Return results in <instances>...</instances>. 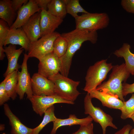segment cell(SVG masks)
I'll list each match as a JSON object with an SVG mask.
<instances>
[{"instance_id": "34", "label": "cell", "mask_w": 134, "mask_h": 134, "mask_svg": "<svg viewBox=\"0 0 134 134\" xmlns=\"http://www.w3.org/2000/svg\"><path fill=\"white\" fill-rule=\"evenodd\" d=\"M34 1L41 10H47L48 5L51 0H34Z\"/></svg>"}, {"instance_id": "6", "label": "cell", "mask_w": 134, "mask_h": 134, "mask_svg": "<svg viewBox=\"0 0 134 134\" xmlns=\"http://www.w3.org/2000/svg\"><path fill=\"white\" fill-rule=\"evenodd\" d=\"M92 99L89 93H87L84 100V113L89 115L93 120L99 124L102 128V134H106L108 127L117 129V127L113 123L112 117L99 107L94 106L92 102Z\"/></svg>"}, {"instance_id": "21", "label": "cell", "mask_w": 134, "mask_h": 134, "mask_svg": "<svg viewBox=\"0 0 134 134\" xmlns=\"http://www.w3.org/2000/svg\"><path fill=\"white\" fill-rule=\"evenodd\" d=\"M17 15L12 7L11 0H0V18L5 21L10 27L14 22Z\"/></svg>"}, {"instance_id": "7", "label": "cell", "mask_w": 134, "mask_h": 134, "mask_svg": "<svg viewBox=\"0 0 134 134\" xmlns=\"http://www.w3.org/2000/svg\"><path fill=\"white\" fill-rule=\"evenodd\" d=\"M60 34L58 32H54L31 42L28 51L29 57H35L39 60L47 54L53 52L54 41Z\"/></svg>"}, {"instance_id": "5", "label": "cell", "mask_w": 134, "mask_h": 134, "mask_svg": "<svg viewBox=\"0 0 134 134\" xmlns=\"http://www.w3.org/2000/svg\"><path fill=\"white\" fill-rule=\"evenodd\" d=\"M75 19L76 29L89 32L106 28L110 20L108 15L104 12L83 13Z\"/></svg>"}, {"instance_id": "19", "label": "cell", "mask_w": 134, "mask_h": 134, "mask_svg": "<svg viewBox=\"0 0 134 134\" xmlns=\"http://www.w3.org/2000/svg\"><path fill=\"white\" fill-rule=\"evenodd\" d=\"M92 118L89 115L83 118H78L75 114H70L68 118L61 119L57 118L53 122V126L50 134H56L58 129L64 126H71L74 125H80L92 122Z\"/></svg>"}, {"instance_id": "1", "label": "cell", "mask_w": 134, "mask_h": 134, "mask_svg": "<svg viewBox=\"0 0 134 134\" xmlns=\"http://www.w3.org/2000/svg\"><path fill=\"white\" fill-rule=\"evenodd\" d=\"M61 35L67 41V49L66 53L60 58L61 68L60 73L67 77L71 65L72 58L76 52L86 41L96 43L98 40L97 31L89 32L75 29L71 32L62 33Z\"/></svg>"}, {"instance_id": "3", "label": "cell", "mask_w": 134, "mask_h": 134, "mask_svg": "<svg viewBox=\"0 0 134 134\" xmlns=\"http://www.w3.org/2000/svg\"><path fill=\"white\" fill-rule=\"evenodd\" d=\"M48 79L55 85V92L63 99L74 102L80 93L77 90L80 82L75 81L59 72Z\"/></svg>"}, {"instance_id": "9", "label": "cell", "mask_w": 134, "mask_h": 134, "mask_svg": "<svg viewBox=\"0 0 134 134\" xmlns=\"http://www.w3.org/2000/svg\"><path fill=\"white\" fill-rule=\"evenodd\" d=\"M31 103L33 110L42 116L49 107L56 103H64L73 104V102L65 100L59 96L54 95L51 96H35L29 99Z\"/></svg>"}, {"instance_id": "35", "label": "cell", "mask_w": 134, "mask_h": 134, "mask_svg": "<svg viewBox=\"0 0 134 134\" xmlns=\"http://www.w3.org/2000/svg\"><path fill=\"white\" fill-rule=\"evenodd\" d=\"M132 127L130 125L128 124L125 125L120 129L113 134H129Z\"/></svg>"}, {"instance_id": "16", "label": "cell", "mask_w": 134, "mask_h": 134, "mask_svg": "<svg viewBox=\"0 0 134 134\" xmlns=\"http://www.w3.org/2000/svg\"><path fill=\"white\" fill-rule=\"evenodd\" d=\"M89 93L92 98H95L100 100L103 106L121 110L123 106V101L117 96L96 89Z\"/></svg>"}, {"instance_id": "25", "label": "cell", "mask_w": 134, "mask_h": 134, "mask_svg": "<svg viewBox=\"0 0 134 134\" xmlns=\"http://www.w3.org/2000/svg\"><path fill=\"white\" fill-rule=\"evenodd\" d=\"M64 0L66 5L67 13L70 14L75 19L79 16L78 15L79 13H86L88 12L81 6L78 0Z\"/></svg>"}, {"instance_id": "22", "label": "cell", "mask_w": 134, "mask_h": 134, "mask_svg": "<svg viewBox=\"0 0 134 134\" xmlns=\"http://www.w3.org/2000/svg\"><path fill=\"white\" fill-rule=\"evenodd\" d=\"M47 11L53 15L63 19L67 13L64 0H51L48 5Z\"/></svg>"}, {"instance_id": "32", "label": "cell", "mask_w": 134, "mask_h": 134, "mask_svg": "<svg viewBox=\"0 0 134 134\" xmlns=\"http://www.w3.org/2000/svg\"><path fill=\"white\" fill-rule=\"evenodd\" d=\"M134 93V82L131 84L126 82L122 84V94L123 96L125 97L128 94Z\"/></svg>"}, {"instance_id": "4", "label": "cell", "mask_w": 134, "mask_h": 134, "mask_svg": "<svg viewBox=\"0 0 134 134\" xmlns=\"http://www.w3.org/2000/svg\"><path fill=\"white\" fill-rule=\"evenodd\" d=\"M107 59L98 61L88 68L85 77L86 83L83 90L89 93L97 87L106 78L112 68V63H107Z\"/></svg>"}, {"instance_id": "37", "label": "cell", "mask_w": 134, "mask_h": 134, "mask_svg": "<svg viewBox=\"0 0 134 134\" xmlns=\"http://www.w3.org/2000/svg\"><path fill=\"white\" fill-rule=\"evenodd\" d=\"M5 129L4 125L3 124H1L0 125V130L2 131H3Z\"/></svg>"}, {"instance_id": "13", "label": "cell", "mask_w": 134, "mask_h": 134, "mask_svg": "<svg viewBox=\"0 0 134 134\" xmlns=\"http://www.w3.org/2000/svg\"><path fill=\"white\" fill-rule=\"evenodd\" d=\"M40 13V26L41 37L54 33L63 21V19L53 15L47 10H41Z\"/></svg>"}, {"instance_id": "38", "label": "cell", "mask_w": 134, "mask_h": 134, "mask_svg": "<svg viewBox=\"0 0 134 134\" xmlns=\"http://www.w3.org/2000/svg\"><path fill=\"white\" fill-rule=\"evenodd\" d=\"M129 134H134V128L131 130Z\"/></svg>"}, {"instance_id": "18", "label": "cell", "mask_w": 134, "mask_h": 134, "mask_svg": "<svg viewBox=\"0 0 134 134\" xmlns=\"http://www.w3.org/2000/svg\"><path fill=\"white\" fill-rule=\"evenodd\" d=\"M31 41L22 28L10 29L4 46L8 44L19 45L26 51H28Z\"/></svg>"}, {"instance_id": "29", "label": "cell", "mask_w": 134, "mask_h": 134, "mask_svg": "<svg viewBox=\"0 0 134 134\" xmlns=\"http://www.w3.org/2000/svg\"><path fill=\"white\" fill-rule=\"evenodd\" d=\"M80 126L77 131L71 134H94L93 124L92 122Z\"/></svg>"}, {"instance_id": "24", "label": "cell", "mask_w": 134, "mask_h": 134, "mask_svg": "<svg viewBox=\"0 0 134 134\" xmlns=\"http://www.w3.org/2000/svg\"><path fill=\"white\" fill-rule=\"evenodd\" d=\"M54 106L53 105L48 108L44 112L42 121L40 124L33 129L32 134H38L41 130L48 123L53 122L57 118L55 116Z\"/></svg>"}, {"instance_id": "27", "label": "cell", "mask_w": 134, "mask_h": 134, "mask_svg": "<svg viewBox=\"0 0 134 134\" xmlns=\"http://www.w3.org/2000/svg\"><path fill=\"white\" fill-rule=\"evenodd\" d=\"M120 110V117L123 120L130 118L134 114V93L128 100L123 101V106Z\"/></svg>"}, {"instance_id": "23", "label": "cell", "mask_w": 134, "mask_h": 134, "mask_svg": "<svg viewBox=\"0 0 134 134\" xmlns=\"http://www.w3.org/2000/svg\"><path fill=\"white\" fill-rule=\"evenodd\" d=\"M7 76L5 85V89L10 98L14 100L17 95L16 90L18 82V71H15Z\"/></svg>"}, {"instance_id": "17", "label": "cell", "mask_w": 134, "mask_h": 134, "mask_svg": "<svg viewBox=\"0 0 134 134\" xmlns=\"http://www.w3.org/2000/svg\"><path fill=\"white\" fill-rule=\"evenodd\" d=\"M3 108L4 113L9 120L12 134H32L33 129L29 128L23 124L13 113L8 104L4 103Z\"/></svg>"}, {"instance_id": "12", "label": "cell", "mask_w": 134, "mask_h": 134, "mask_svg": "<svg viewBox=\"0 0 134 134\" xmlns=\"http://www.w3.org/2000/svg\"><path fill=\"white\" fill-rule=\"evenodd\" d=\"M41 10L34 0H29L18 11L16 18L10 29L21 28L35 13Z\"/></svg>"}, {"instance_id": "33", "label": "cell", "mask_w": 134, "mask_h": 134, "mask_svg": "<svg viewBox=\"0 0 134 134\" xmlns=\"http://www.w3.org/2000/svg\"><path fill=\"white\" fill-rule=\"evenodd\" d=\"M28 1V0H11V3L12 7L16 12Z\"/></svg>"}, {"instance_id": "20", "label": "cell", "mask_w": 134, "mask_h": 134, "mask_svg": "<svg viewBox=\"0 0 134 134\" xmlns=\"http://www.w3.org/2000/svg\"><path fill=\"white\" fill-rule=\"evenodd\" d=\"M130 48L129 44L124 43L122 47L115 51L113 54L117 57L124 58L127 70L130 74L134 76V54L131 51Z\"/></svg>"}, {"instance_id": "14", "label": "cell", "mask_w": 134, "mask_h": 134, "mask_svg": "<svg viewBox=\"0 0 134 134\" xmlns=\"http://www.w3.org/2000/svg\"><path fill=\"white\" fill-rule=\"evenodd\" d=\"M41 11L33 15L21 27L31 42L37 40L41 37L40 26Z\"/></svg>"}, {"instance_id": "8", "label": "cell", "mask_w": 134, "mask_h": 134, "mask_svg": "<svg viewBox=\"0 0 134 134\" xmlns=\"http://www.w3.org/2000/svg\"><path fill=\"white\" fill-rule=\"evenodd\" d=\"M28 54H24L23 62L21 66V71H18V82L16 92L20 100L22 99L26 94L29 99L33 96L31 78L28 71L27 62L29 58Z\"/></svg>"}, {"instance_id": "28", "label": "cell", "mask_w": 134, "mask_h": 134, "mask_svg": "<svg viewBox=\"0 0 134 134\" xmlns=\"http://www.w3.org/2000/svg\"><path fill=\"white\" fill-rule=\"evenodd\" d=\"M7 23L3 20L0 19V46H3L6 41L10 30Z\"/></svg>"}, {"instance_id": "15", "label": "cell", "mask_w": 134, "mask_h": 134, "mask_svg": "<svg viewBox=\"0 0 134 134\" xmlns=\"http://www.w3.org/2000/svg\"><path fill=\"white\" fill-rule=\"evenodd\" d=\"M4 49L8 60L7 67L3 74V76L5 77L15 71H18V69L21 67L18 61L24 49L21 47L17 49L16 45L12 44L5 47Z\"/></svg>"}, {"instance_id": "36", "label": "cell", "mask_w": 134, "mask_h": 134, "mask_svg": "<svg viewBox=\"0 0 134 134\" xmlns=\"http://www.w3.org/2000/svg\"><path fill=\"white\" fill-rule=\"evenodd\" d=\"M4 49L3 47V46H0V60H3L5 57L4 53Z\"/></svg>"}, {"instance_id": "11", "label": "cell", "mask_w": 134, "mask_h": 134, "mask_svg": "<svg viewBox=\"0 0 134 134\" xmlns=\"http://www.w3.org/2000/svg\"><path fill=\"white\" fill-rule=\"evenodd\" d=\"M31 80L33 95L48 96L55 95L54 84L47 78L37 72L33 74Z\"/></svg>"}, {"instance_id": "30", "label": "cell", "mask_w": 134, "mask_h": 134, "mask_svg": "<svg viewBox=\"0 0 134 134\" xmlns=\"http://www.w3.org/2000/svg\"><path fill=\"white\" fill-rule=\"evenodd\" d=\"M7 76L5 77L4 80L0 84V105L4 104L10 98L7 93L5 88V84L7 78Z\"/></svg>"}, {"instance_id": "26", "label": "cell", "mask_w": 134, "mask_h": 134, "mask_svg": "<svg viewBox=\"0 0 134 134\" xmlns=\"http://www.w3.org/2000/svg\"><path fill=\"white\" fill-rule=\"evenodd\" d=\"M67 47V41L60 34L54 41L53 44V52L60 58L66 54Z\"/></svg>"}, {"instance_id": "2", "label": "cell", "mask_w": 134, "mask_h": 134, "mask_svg": "<svg viewBox=\"0 0 134 134\" xmlns=\"http://www.w3.org/2000/svg\"><path fill=\"white\" fill-rule=\"evenodd\" d=\"M108 80L101 84L96 88L98 91L117 96L123 101L125 100L122 94V84L130 76L125 63L113 66Z\"/></svg>"}, {"instance_id": "10", "label": "cell", "mask_w": 134, "mask_h": 134, "mask_svg": "<svg viewBox=\"0 0 134 134\" xmlns=\"http://www.w3.org/2000/svg\"><path fill=\"white\" fill-rule=\"evenodd\" d=\"M38 73L47 78L59 72L61 68L60 58L53 52L39 60Z\"/></svg>"}, {"instance_id": "40", "label": "cell", "mask_w": 134, "mask_h": 134, "mask_svg": "<svg viewBox=\"0 0 134 134\" xmlns=\"http://www.w3.org/2000/svg\"><path fill=\"white\" fill-rule=\"evenodd\" d=\"M2 134H6L4 133H3Z\"/></svg>"}, {"instance_id": "31", "label": "cell", "mask_w": 134, "mask_h": 134, "mask_svg": "<svg viewBox=\"0 0 134 134\" xmlns=\"http://www.w3.org/2000/svg\"><path fill=\"white\" fill-rule=\"evenodd\" d=\"M121 3L126 11L134 14V0H122Z\"/></svg>"}, {"instance_id": "39", "label": "cell", "mask_w": 134, "mask_h": 134, "mask_svg": "<svg viewBox=\"0 0 134 134\" xmlns=\"http://www.w3.org/2000/svg\"><path fill=\"white\" fill-rule=\"evenodd\" d=\"M130 118L132 119L134 124V114Z\"/></svg>"}]
</instances>
